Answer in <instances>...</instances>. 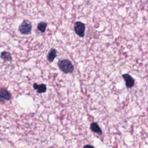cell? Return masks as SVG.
I'll use <instances>...</instances> for the list:
<instances>
[{
  "mask_svg": "<svg viewBox=\"0 0 148 148\" xmlns=\"http://www.w3.org/2000/svg\"><path fill=\"white\" fill-rule=\"evenodd\" d=\"M57 64L60 69L65 73H71L74 70L73 64L68 59L60 60L58 61Z\"/></svg>",
  "mask_w": 148,
  "mask_h": 148,
  "instance_id": "1",
  "label": "cell"
},
{
  "mask_svg": "<svg viewBox=\"0 0 148 148\" xmlns=\"http://www.w3.org/2000/svg\"><path fill=\"white\" fill-rule=\"evenodd\" d=\"M32 29V24L27 20H24L18 27L20 32L23 35H28L31 33Z\"/></svg>",
  "mask_w": 148,
  "mask_h": 148,
  "instance_id": "2",
  "label": "cell"
},
{
  "mask_svg": "<svg viewBox=\"0 0 148 148\" xmlns=\"http://www.w3.org/2000/svg\"><path fill=\"white\" fill-rule=\"evenodd\" d=\"M85 28L84 24L80 21H76L74 24L75 32L80 37H83L84 36Z\"/></svg>",
  "mask_w": 148,
  "mask_h": 148,
  "instance_id": "3",
  "label": "cell"
},
{
  "mask_svg": "<svg viewBox=\"0 0 148 148\" xmlns=\"http://www.w3.org/2000/svg\"><path fill=\"white\" fill-rule=\"evenodd\" d=\"M12 97L11 94L5 88L0 89V102L4 103L5 101L10 100Z\"/></svg>",
  "mask_w": 148,
  "mask_h": 148,
  "instance_id": "4",
  "label": "cell"
},
{
  "mask_svg": "<svg viewBox=\"0 0 148 148\" xmlns=\"http://www.w3.org/2000/svg\"><path fill=\"white\" fill-rule=\"evenodd\" d=\"M125 82V86L127 88H131L134 86L135 80L134 78L128 73H124L122 75Z\"/></svg>",
  "mask_w": 148,
  "mask_h": 148,
  "instance_id": "5",
  "label": "cell"
},
{
  "mask_svg": "<svg viewBox=\"0 0 148 148\" xmlns=\"http://www.w3.org/2000/svg\"><path fill=\"white\" fill-rule=\"evenodd\" d=\"M33 87L35 90L37 91V92L39 94L43 93L46 91V86L45 84H38L35 83L33 84Z\"/></svg>",
  "mask_w": 148,
  "mask_h": 148,
  "instance_id": "6",
  "label": "cell"
},
{
  "mask_svg": "<svg viewBox=\"0 0 148 148\" xmlns=\"http://www.w3.org/2000/svg\"><path fill=\"white\" fill-rule=\"evenodd\" d=\"M57 50L55 49H51L47 56V59L50 62H51L54 61L57 56Z\"/></svg>",
  "mask_w": 148,
  "mask_h": 148,
  "instance_id": "7",
  "label": "cell"
},
{
  "mask_svg": "<svg viewBox=\"0 0 148 148\" xmlns=\"http://www.w3.org/2000/svg\"><path fill=\"white\" fill-rule=\"evenodd\" d=\"M90 129L92 132L97 133L99 135H101L102 134L101 129L100 128V127H99L97 123H92L90 124Z\"/></svg>",
  "mask_w": 148,
  "mask_h": 148,
  "instance_id": "8",
  "label": "cell"
},
{
  "mask_svg": "<svg viewBox=\"0 0 148 148\" xmlns=\"http://www.w3.org/2000/svg\"><path fill=\"white\" fill-rule=\"evenodd\" d=\"M1 58L5 61H12V56L11 54L8 52V51H3L1 53Z\"/></svg>",
  "mask_w": 148,
  "mask_h": 148,
  "instance_id": "9",
  "label": "cell"
},
{
  "mask_svg": "<svg viewBox=\"0 0 148 148\" xmlns=\"http://www.w3.org/2000/svg\"><path fill=\"white\" fill-rule=\"evenodd\" d=\"M47 27V23L45 22H40L37 25V28L39 31H40L41 32H45L46 28Z\"/></svg>",
  "mask_w": 148,
  "mask_h": 148,
  "instance_id": "10",
  "label": "cell"
}]
</instances>
